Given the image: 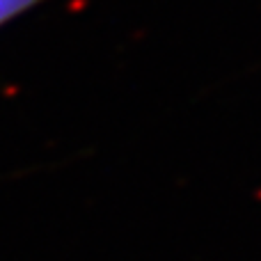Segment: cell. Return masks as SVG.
I'll use <instances>...</instances> for the list:
<instances>
[{"label": "cell", "mask_w": 261, "mask_h": 261, "mask_svg": "<svg viewBox=\"0 0 261 261\" xmlns=\"http://www.w3.org/2000/svg\"><path fill=\"white\" fill-rule=\"evenodd\" d=\"M41 3H46V0H0V28L5 23L14 21V18H18L21 14L35 9Z\"/></svg>", "instance_id": "cell-1"}]
</instances>
